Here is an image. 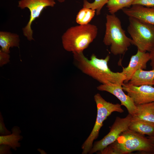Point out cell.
<instances>
[{
  "label": "cell",
  "instance_id": "cell-29",
  "mask_svg": "<svg viewBox=\"0 0 154 154\" xmlns=\"http://www.w3.org/2000/svg\"><path fill=\"white\" fill-rule=\"evenodd\" d=\"M153 87H154V81L153 82Z\"/></svg>",
  "mask_w": 154,
  "mask_h": 154
},
{
  "label": "cell",
  "instance_id": "cell-26",
  "mask_svg": "<svg viewBox=\"0 0 154 154\" xmlns=\"http://www.w3.org/2000/svg\"><path fill=\"white\" fill-rule=\"evenodd\" d=\"M37 150L39 151L41 154H46L47 153L44 151L40 149H38Z\"/></svg>",
  "mask_w": 154,
  "mask_h": 154
},
{
  "label": "cell",
  "instance_id": "cell-23",
  "mask_svg": "<svg viewBox=\"0 0 154 154\" xmlns=\"http://www.w3.org/2000/svg\"><path fill=\"white\" fill-rule=\"evenodd\" d=\"M9 54L0 50V66H2L10 61V56Z\"/></svg>",
  "mask_w": 154,
  "mask_h": 154
},
{
  "label": "cell",
  "instance_id": "cell-13",
  "mask_svg": "<svg viewBox=\"0 0 154 154\" xmlns=\"http://www.w3.org/2000/svg\"><path fill=\"white\" fill-rule=\"evenodd\" d=\"M154 81V69L149 71L139 69L133 74L128 82L134 86L142 85L153 86Z\"/></svg>",
  "mask_w": 154,
  "mask_h": 154
},
{
  "label": "cell",
  "instance_id": "cell-20",
  "mask_svg": "<svg viewBox=\"0 0 154 154\" xmlns=\"http://www.w3.org/2000/svg\"><path fill=\"white\" fill-rule=\"evenodd\" d=\"M108 0H94L92 3H90L87 0H83V7L95 10L97 15H100L101 9L107 3Z\"/></svg>",
  "mask_w": 154,
  "mask_h": 154
},
{
  "label": "cell",
  "instance_id": "cell-9",
  "mask_svg": "<svg viewBox=\"0 0 154 154\" xmlns=\"http://www.w3.org/2000/svg\"><path fill=\"white\" fill-rule=\"evenodd\" d=\"M149 85L137 86L128 83L122 85L124 91L127 93L136 105L154 102V87Z\"/></svg>",
  "mask_w": 154,
  "mask_h": 154
},
{
  "label": "cell",
  "instance_id": "cell-25",
  "mask_svg": "<svg viewBox=\"0 0 154 154\" xmlns=\"http://www.w3.org/2000/svg\"><path fill=\"white\" fill-rule=\"evenodd\" d=\"M150 55V65L152 69H154V47L149 52Z\"/></svg>",
  "mask_w": 154,
  "mask_h": 154
},
{
  "label": "cell",
  "instance_id": "cell-12",
  "mask_svg": "<svg viewBox=\"0 0 154 154\" xmlns=\"http://www.w3.org/2000/svg\"><path fill=\"white\" fill-rule=\"evenodd\" d=\"M122 10L129 17L135 18L154 25V7L133 5L130 7L124 8Z\"/></svg>",
  "mask_w": 154,
  "mask_h": 154
},
{
  "label": "cell",
  "instance_id": "cell-14",
  "mask_svg": "<svg viewBox=\"0 0 154 154\" xmlns=\"http://www.w3.org/2000/svg\"><path fill=\"white\" fill-rule=\"evenodd\" d=\"M129 129L143 135L150 137L154 136V123L133 116Z\"/></svg>",
  "mask_w": 154,
  "mask_h": 154
},
{
  "label": "cell",
  "instance_id": "cell-17",
  "mask_svg": "<svg viewBox=\"0 0 154 154\" xmlns=\"http://www.w3.org/2000/svg\"><path fill=\"white\" fill-rule=\"evenodd\" d=\"M11 131L12 133L10 135H0V145H8L11 146L12 149L16 151L17 147H20V143L19 141L22 140L23 137L20 135L21 131L19 127L14 126L12 128Z\"/></svg>",
  "mask_w": 154,
  "mask_h": 154
},
{
  "label": "cell",
  "instance_id": "cell-3",
  "mask_svg": "<svg viewBox=\"0 0 154 154\" xmlns=\"http://www.w3.org/2000/svg\"><path fill=\"white\" fill-rule=\"evenodd\" d=\"M98 33L97 27L90 23L71 27L62 36L63 47L72 53L83 52L96 38Z\"/></svg>",
  "mask_w": 154,
  "mask_h": 154
},
{
  "label": "cell",
  "instance_id": "cell-6",
  "mask_svg": "<svg viewBox=\"0 0 154 154\" xmlns=\"http://www.w3.org/2000/svg\"><path fill=\"white\" fill-rule=\"evenodd\" d=\"M129 20L127 31L132 44L141 51L149 52L154 47V25L133 17Z\"/></svg>",
  "mask_w": 154,
  "mask_h": 154
},
{
  "label": "cell",
  "instance_id": "cell-8",
  "mask_svg": "<svg viewBox=\"0 0 154 154\" xmlns=\"http://www.w3.org/2000/svg\"><path fill=\"white\" fill-rule=\"evenodd\" d=\"M133 116L129 114L125 117H116L109 132L100 140L95 142L89 154L100 151L115 141L121 134L129 128Z\"/></svg>",
  "mask_w": 154,
  "mask_h": 154
},
{
  "label": "cell",
  "instance_id": "cell-22",
  "mask_svg": "<svg viewBox=\"0 0 154 154\" xmlns=\"http://www.w3.org/2000/svg\"><path fill=\"white\" fill-rule=\"evenodd\" d=\"M11 132L8 130L5 127L3 119L1 112H0V135H10Z\"/></svg>",
  "mask_w": 154,
  "mask_h": 154
},
{
  "label": "cell",
  "instance_id": "cell-27",
  "mask_svg": "<svg viewBox=\"0 0 154 154\" xmlns=\"http://www.w3.org/2000/svg\"><path fill=\"white\" fill-rule=\"evenodd\" d=\"M147 137L153 141L154 142V136H148Z\"/></svg>",
  "mask_w": 154,
  "mask_h": 154
},
{
  "label": "cell",
  "instance_id": "cell-7",
  "mask_svg": "<svg viewBox=\"0 0 154 154\" xmlns=\"http://www.w3.org/2000/svg\"><path fill=\"white\" fill-rule=\"evenodd\" d=\"M56 4L55 0H19L18 7L21 9L28 8L30 12L29 20L22 29L23 34L29 41L34 40L31 25L33 22L40 15L43 10L48 7H53Z\"/></svg>",
  "mask_w": 154,
  "mask_h": 154
},
{
  "label": "cell",
  "instance_id": "cell-28",
  "mask_svg": "<svg viewBox=\"0 0 154 154\" xmlns=\"http://www.w3.org/2000/svg\"><path fill=\"white\" fill-rule=\"evenodd\" d=\"M56 0L60 3H63L66 1V0Z\"/></svg>",
  "mask_w": 154,
  "mask_h": 154
},
{
  "label": "cell",
  "instance_id": "cell-1",
  "mask_svg": "<svg viewBox=\"0 0 154 154\" xmlns=\"http://www.w3.org/2000/svg\"><path fill=\"white\" fill-rule=\"evenodd\" d=\"M74 61L77 67L84 74L103 84H120L124 83L126 77L121 72H114L109 68L110 56L99 58L92 54L88 59L83 52L73 53Z\"/></svg>",
  "mask_w": 154,
  "mask_h": 154
},
{
  "label": "cell",
  "instance_id": "cell-18",
  "mask_svg": "<svg viewBox=\"0 0 154 154\" xmlns=\"http://www.w3.org/2000/svg\"><path fill=\"white\" fill-rule=\"evenodd\" d=\"M134 0H108L106 6L110 14H114L121 9L131 7Z\"/></svg>",
  "mask_w": 154,
  "mask_h": 154
},
{
  "label": "cell",
  "instance_id": "cell-2",
  "mask_svg": "<svg viewBox=\"0 0 154 154\" xmlns=\"http://www.w3.org/2000/svg\"><path fill=\"white\" fill-rule=\"evenodd\" d=\"M154 154V142L147 137L129 128L101 151L102 154H127L134 151Z\"/></svg>",
  "mask_w": 154,
  "mask_h": 154
},
{
  "label": "cell",
  "instance_id": "cell-19",
  "mask_svg": "<svg viewBox=\"0 0 154 154\" xmlns=\"http://www.w3.org/2000/svg\"><path fill=\"white\" fill-rule=\"evenodd\" d=\"M96 11L92 9L83 7L77 13L76 19V23L79 25H87L94 16Z\"/></svg>",
  "mask_w": 154,
  "mask_h": 154
},
{
  "label": "cell",
  "instance_id": "cell-24",
  "mask_svg": "<svg viewBox=\"0 0 154 154\" xmlns=\"http://www.w3.org/2000/svg\"><path fill=\"white\" fill-rule=\"evenodd\" d=\"M11 148V146L7 144H2L0 145V154H11L12 152L10 151Z\"/></svg>",
  "mask_w": 154,
  "mask_h": 154
},
{
  "label": "cell",
  "instance_id": "cell-4",
  "mask_svg": "<svg viewBox=\"0 0 154 154\" xmlns=\"http://www.w3.org/2000/svg\"><path fill=\"white\" fill-rule=\"evenodd\" d=\"M106 31L103 42L110 46L111 53L114 55L123 54L132 44L131 38L126 35L121 22L115 14H107Z\"/></svg>",
  "mask_w": 154,
  "mask_h": 154
},
{
  "label": "cell",
  "instance_id": "cell-10",
  "mask_svg": "<svg viewBox=\"0 0 154 154\" xmlns=\"http://www.w3.org/2000/svg\"><path fill=\"white\" fill-rule=\"evenodd\" d=\"M97 90L109 92L115 96L120 102L121 106H124L129 114L133 116L135 113L136 106L132 99L124 92L122 85L120 84H101L97 87Z\"/></svg>",
  "mask_w": 154,
  "mask_h": 154
},
{
  "label": "cell",
  "instance_id": "cell-5",
  "mask_svg": "<svg viewBox=\"0 0 154 154\" xmlns=\"http://www.w3.org/2000/svg\"><path fill=\"white\" fill-rule=\"evenodd\" d=\"M94 98L97 108L96 121L90 134L82 145V154L88 153L92 147L94 141L98 136L104 121L107 117L114 112L120 113L124 112L121 104H114L107 102L99 93L96 94Z\"/></svg>",
  "mask_w": 154,
  "mask_h": 154
},
{
  "label": "cell",
  "instance_id": "cell-11",
  "mask_svg": "<svg viewBox=\"0 0 154 154\" xmlns=\"http://www.w3.org/2000/svg\"><path fill=\"white\" fill-rule=\"evenodd\" d=\"M150 60L149 52H143L137 49L136 53L131 56L127 66L123 68L122 72L126 77L124 82H128L137 70L145 69L147 63Z\"/></svg>",
  "mask_w": 154,
  "mask_h": 154
},
{
  "label": "cell",
  "instance_id": "cell-21",
  "mask_svg": "<svg viewBox=\"0 0 154 154\" xmlns=\"http://www.w3.org/2000/svg\"><path fill=\"white\" fill-rule=\"evenodd\" d=\"M133 5H139L147 7H154V0H134Z\"/></svg>",
  "mask_w": 154,
  "mask_h": 154
},
{
  "label": "cell",
  "instance_id": "cell-16",
  "mask_svg": "<svg viewBox=\"0 0 154 154\" xmlns=\"http://www.w3.org/2000/svg\"><path fill=\"white\" fill-rule=\"evenodd\" d=\"M136 106V111L133 117L154 123V102Z\"/></svg>",
  "mask_w": 154,
  "mask_h": 154
},
{
  "label": "cell",
  "instance_id": "cell-15",
  "mask_svg": "<svg viewBox=\"0 0 154 154\" xmlns=\"http://www.w3.org/2000/svg\"><path fill=\"white\" fill-rule=\"evenodd\" d=\"M20 41L19 35L17 33L5 31L0 32V49L7 53H9L10 48L18 47Z\"/></svg>",
  "mask_w": 154,
  "mask_h": 154
}]
</instances>
